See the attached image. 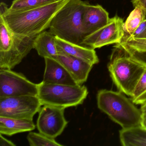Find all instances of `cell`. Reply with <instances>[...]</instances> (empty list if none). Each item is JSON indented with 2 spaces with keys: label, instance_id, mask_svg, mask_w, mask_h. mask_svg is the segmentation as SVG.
Masks as SVG:
<instances>
[{
  "label": "cell",
  "instance_id": "cell-23",
  "mask_svg": "<svg viewBox=\"0 0 146 146\" xmlns=\"http://www.w3.org/2000/svg\"><path fill=\"white\" fill-rule=\"evenodd\" d=\"M124 36L132 39H146V19L132 34Z\"/></svg>",
  "mask_w": 146,
  "mask_h": 146
},
{
  "label": "cell",
  "instance_id": "cell-7",
  "mask_svg": "<svg viewBox=\"0 0 146 146\" xmlns=\"http://www.w3.org/2000/svg\"><path fill=\"white\" fill-rule=\"evenodd\" d=\"M42 106L38 96L0 97V116L33 119Z\"/></svg>",
  "mask_w": 146,
  "mask_h": 146
},
{
  "label": "cell",
  "instance_id": "cell-24",
  "mask_svg": "<svg viewBox=\"0 0 146 146\" xmlns=\"http://www.w3.org/2000/svg\"><path fill=\"white\" fill-rule=\"evenodd\" d=\"M131 3L134 7H141L146 12V0H131Z\"/></svg>",
  "mask_w": 146,
  "mask_h": 146
},
{
  "label": "cell",
  "instance_id": "cell-27",
  "mask_svg": "<svg viewBox=\"0 0 146 146\" xmlns=\"http://www.w3.org/2000/svg\"><path fill=\"white\" fill-rule=\"evenodd\" d=\"M141 125L146 128V115L143 117Z\"/></svg>",
  "mask_w": 146,
  "mask_h": 146
},
{
  "label": "cell",
  "instance_id": "cell-1",
  "mask_svg": "<svg viewBox=\"0 0 146 146\" xmlns=\"http://www.w3.org/2000/svg\"><path fill=\"white\" fill-rule=\"evenodd\" d=\"M70 1L56 0L37 7L17 11L10 10L7 4L2 2L0 5V16L14 33L36 38L49 29L54 17Z\"/></svg>",
  "mask_w": 146,
  "mask_h": 146
},
{
  "label": "cell",
  "instance_id": "cell-20",
  "mask_svg": "<svg viewBox=\"0 0 146 146\" xmlns=\"http://www.w3.org/2000/svg\"><path fill=\"white\" fill-rule=\"evenodd\" d=\"M131 97L136 105H142L146 103V66Z\"/></svg>",
  "mask_w": 146,
  "mask_h": 146
},
{
  "label": "cell",
  "instance_id": "cell-5",
  "mask_svg": "<svg viewBox=\"0 0 146 146\" xmlns=\"http://www.w3.org/2000/svg\"><path fill=\"white\" fill-rule=\"evenodd\" d=\"M35 38L13 32L0 16V69H13L34 48Z\"/></svg>",
  "mask_w": 146,
  "mask_h": 146
},
{
  "label": "cell",
  "instance_id": "cell-10",
  "mask_svg": "<svg viewBox=\"0 0 146 146\" xmlns=\"http://www.w3.org/2000/svg\"><path fill=\"white\" fill-rule=\"evenodd\" d=\"M39 111L36 126L39 132L51 138L60 135L68 124L64 108L43 106Z\"/></svg>",
  "mask_w": 146,
  "mask_h": 146
},
{
  "label": "cell",
  "instance_id": "cell-3",
  "mask_svg": "<svg viewBox=\"0 0 146 146\" xmlns=\"http://www.w3.org/2000/svg\"><path fill=\"white\" fill-rule=\"evenodd\" d=\"M88 4L82 0H70L52 19L49 31L62 40L82 45L85 37L83 16Z\"/></svg>",
  "mask_w": 146,
  "mask_h": 146
},
{
  "label": "cell",
  "instance_id": "cell-4",
  "mask_svg": "<svg viewBox=\"0 0 146 146\" xmlns=\"http://www.w3.org/2000/svg\"><path fill=\"white\" fill-rule=\"evenodd\" d=\"M114 47L108 64L110 76L119 91L131 96L146 66L134 60L122 49Z\"/></svg>",
  "mask_w": 146,
  "mask_h": 146
},
{
  "label": "cell",
  "instance_id": "cell-15",
  "mask_svg": "<svg viewBox=\"0 0 146 146\" xmlns=\"http://www.w3.org/2000/svg\"><path fill=\"white\" fill-rule=\"evenodd\" d=\"M114 46L122 49L138 63L146 66V39H132L124 36Z\"/></svg>",
  "mask_w": 146,
  "mask_h": 146
},
{
  "label": "cell",
  "instance_id": "cell-2",
  "mask_svg": "<svg viewBox=\"0 0 146 146\" xmlns=\"http://www.w3.org/2000/svg\"><path fill=\"white\" fill-rule=\"evenodd\" d=\"M97 103L99 109L122 129L141 125V109L120 91L101 90L97 93Z\"/></svg>",
  "mask_w": 146,
  "mask_h": 146
},
{
  "label": "cell",
  "instance_id": "cell-22",
  "mask_svg": "<svg viewBox=\"0 0 146 146\" xmlns=\"http://www.w3.org/2000/svg\"><path fill=\"white\" fill-rule=\"evenodd\" d=\"M56 0H13L9 9L13 11H21L43 5Z\"/></svg>",
  "mask_w": 146,
  "mask_h": 146
},
{
  "label": "cell",
  "instance_id": "cell-16",
  "mask_svg": "<svg viewBox=\"0 0 146 146\" xmlns=\"http://www.w3.org/2000/svg\"><path fill=\"white\" fill-rule=\"evenodd\" d=\"M36 128L32 119L0 116V133L12 136L18 133L30 131Z\"/></svg>",
  "mask_w": 146,
  "mask_h": 146
},
{
  "label": "cell",
  "instance_id": "cell-18",
  "mask_svg": "<svg viewBox=\"0 0 146 146\" xmlns=\"http://www.w3.org/2000/svg\"><path fill=\"white\" fill-rule=\"evenodd\" d=\"M119 137L123 146H146V128L140 125L122 129Z\"/></svg>",
  "mask_w": 146,
  "mask_h": 146
},
{
  "label": "cell",
  "instance_id": "cell-17",
  "mask_svg": "<svg viewBox=\"0 0 146 146\" xmlns=\"http://www.w3.org/2000/svg\"><path fill=\"white\" fill-rule=\"evenodd\" d=\"M34 48L42 58L58 59V50L55 36L50 31H43L36 36L34 40Z\"/></svg>",
  "mask_w": 146,
  "mask_h": 146
},
{
  "label": "cell",
  "instance_id": "cell-14",
  "mask_svg": "<svg viewBox=\"0 0 146 146\" xmlns=\"http://www.w3.org/2000/svg\"><path fill=\"white\" fill-rule=\"evenodd\" d=\"M57 46L67 54L88 62L91 64H98L99 58L94 49L66 41L55 36Z\"/></svg>",
  "mask_w": 146,
  "mask_h": 146
},
{
  "label": "cell",
  "instance_id": "cell-26",
  "mask_svg": "<svg viewBox=\"0 0 146 146\" xmlns=\"http://www.w3.org/2000/svg\"><path fill=\"white\" fill-rule=\"evenodd\" d=\"M141 111L142 114V117L146 115V103L143 105H141Z\"/></svg>",
  "mask_w": 146,
  "mask_h": 146
},
{
  "label": "cell",
  "instance_id": "cell-19",
  "mask_svg": "<svg viewBox=\"0 0 146 146\" xmlns=\"http://www.w3.org/2000/svg\"><path fill=\"white\" fill-rule=\"evenodd\" d=\"M146 12L141 7H136L130 13L123 24L125 34H132L140 25L146 19Z\"/></svg>",
  "mask_w": 146,
  "mask_h": 146
},
{
  "label": "cell",
  "instance_id": "cell-13",
  "mask_svg": "<svg viewBox=\"0 0 146 146\" xmlns=\"http://www.w3.org/2000/svg\"><path fill=\"white\" fill-rule=\"evenodd\" d=\"M109 14L100 5L89 3L85 8L82 18L83 29L85 36L104 26L109 22Z\"/></svg>",
  "mask_w": 146,
  "mask_h": 146
},
{
  "label": "cell",
  "instance_id": "cell-8",
  "mask_svg": "<svg viewBox=\"0 0 146 146\" xmlns=\"http://www.w3.org/2000/svg\"><path fill=\"white\" fill-rule=\"evenodd\" d=\"M38 84L11 69H0V97L22 96H38Z\"/></svg>",
  "mask_w": 146,
  "mask_h": 146
},
{
  "label": "cell",
  "instance_id": "cell-9",
  "mask_svg": "<svg viewBox=\"0 0 146 146\" xmlns=\"http://www.w3.org/2000/svg\"><path fill=\"white\" fill-rule=\"evenodd\" d=\"M123 20L118 16L110 18L107 24L84 37L82 46L93 49L119 43L123 38Z\"/></svg>",
  "mask_w": 146,
  "mask_h": 146
},
{
  "label": "cell",
  "instance_id": "cell-11",
  "mask_svg": "<svg viewBox=\"0 0 146 146\" xmlns=\"http://www.w3.org/2000/svg\"><path fill=\"white\" fill-rule=\"evenodd\" d=\"M58 48L57 60L64 66L77 84L82 85L87 81L93 65L71 56Z\"/></svg>",
  "mask_w": 146,
  "mask_h": 146
},
{
  "label": "cell",
  "instance_id": "cell-21",
  "mask_svg": "<svg viewBox=\"0 0 146 146\" xmlns=\"http://www.w3.org/2000/svg\"><path fill=\"white\" fill-rule=\"evenodd\" d=\"M27 139L31 146H63L56 141L54 138L48 137L40 132H29L27 136Z\"/></svg>",
  "mask_w": 146,
  "mask_h": 146
},
{
  "label": "cell",
  "instance_id": "cell-12",
  "mask_svg": "<svg viewBox=\"0 0 146 146\" xmlns=\"http://www.w3.org/2000/svg\"><path fill=\"white\" fill-rule=\"evenodd\" d=\"M45 70L42 82L52 84H78L64 66L57 60L45 58Z\"/></svg>",
  "mask_w": 146,
  "mask_h": 146
},
{
  "label": "cell",
  "instance_id": "cell-6",
  "mask_svg": "<svg viewBox=\"0 0 146 146\" xmlns=\"http://www.w3.org/2000/svg\"><path fill=\"white\" fill-rule=\"evenodd\" d=\"M88 94L84 85L38 84L39 97L42 106H53L65 108L83 103Z\"/></svg>",
  "mask_w": 146,
  "mask_h": 146
},
{
  "label": "cell",
  "instance_id": "cell-25",
  "mask_svg": "<svg viewBox=\"0 0 146 146\" xmlns=\"http://www.w3.org/2000/svg\"><path fill=\"white\" fill-rule=\"evenodd\" d=\"M13 142L10 140H7L2 136V134L0 135V146H15Z\"/></svg>",
  "mask_w": 146,
  "mask_h": 146
}]
</instances>
